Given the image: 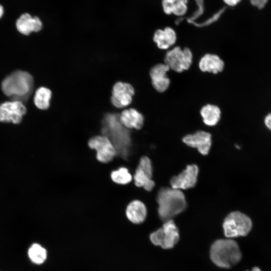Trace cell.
<instances>
[{
	"mask_svg": "<svg viewBox=\"0 0 271 271\" xmlns=\"http://www.w3.org/2000/svg\"><path fill=\"white\" fill-rule=\"evenodd\" d=\"M119 115L108 113L103 120L102 133L107 137L114 146L117 153L123 159H127L131 146L128 129L120 122Z\"/></svg>",
	"mask_w": 271,
	"mask_h": 271,
	"instance_id": "obj_1",
	"label": "cell"
},
{
	"mask_svg": "<svg viewBox=\"0 0 271 271\" xmlns=\"http://www.w3.org/2000/svg\"><path fill=\"white\" fill-rule=\"evenodd\" d=\"M158 212L161 220L166 221L183 212L187 206L186 198L180 190L162 188L157 196Z\"/></svg>",
	"mask_w": 271,
	"mask_h": 271,
	"instance_id": "obj_2",
	"label": "cell"
},
{
	"mask_svg": "<svg viewBox=\"0 0 271 271\" xmlns=\"http://www.w3.org/2000/svg\"><path fill=\"white\" fill-rule=\"evenodd\" d=\"M34 87V79L29 72L17 70L7 76L2 81L3 93L11 97L12 100L22 102L27 99Z\"/></svg>",
	"mask_w": 271,
	"mask_h": 271,
	"instance_id": "obj_3",
	"label": "cell"
},
{
	"mask_svg": "<svg viewBox=\"0 0 271 271\" xmlns=\"http://www.w3.org/2000/svg\"><path fill=\"white\" fill-rule=\"evenodd\" d=\"M210 258L217 266L229 268L238 263L241 253L237 243L233 239H218L212 245Z\"/></svg>",
	"mask_w": 271,
	"mask_h": 271,
	"instance_id": "obj_4",
	"label": "cell"
},
{
	"mask_svg": "<svg viewBox=\"0 0 271 271\" xmlns=\"http://www.w3.org/2000/svg\"><path fill=\"white\" fill-rule=\"evenodd\" d=\"M251 227L250 218L239 211L230 213L225 217L223 223L224 235L227 238L246 236Z\"/></svg>",
	"mask_w": 271,
	"mask_h": 271,
	"instance_id": "obj_5",
	"label": "cell"
},
{
	"mask_svg": "<svg viewBox=\"0 0 271 271\" xmlns=\"http://www.w3.org/2000/svg\"><path fill=\"white\" fill-rule=\"evenodd\" d=\"M193 60V52L190 48L174 46L166 52L164 62L170 70L180 73L191 67Z\"/></svg>",
	"mask_w": 271,
	"mask_h": 271,
	"instance_id": "obj_6",
	"label": "cell"
},
{
	"mask_svg": "<svg viewBox=\"0 0 271 271\" xmlns=\"http://www.w3.org/2000/svg\"><path fill=\"white\" fill-rule=\"evenodd\" d=\"M178 229L172 219L165 221L162 227L152 232L150 239L153 244L163 249L173 248L179 240Z\"/></svg>",
	"mask_w": 271,
	"mask_h": 271,
	"instance_id": "obj_7",
	"label": "cell"
},
{
	"mask_svg": "<svg viewBox=\"0 0 271 271\" xmlns=\"http://www.w3.org/2000/svg\"><path fill=\"white\" fill-rule=\"evenodd\" d=\"M88 146L90 149L96 151V159L102 163H109L117 155L116 151L110 140L102 134L90 138Z\"/></svg>",
	"mask_w": 271,
	"mask_h": 271,
	"instance_id": "obj_8",
	"label": "cell"
},
{
	"mask_svg": "<svg viewBox=\"0 0 271 271\" xmlns=\"http://www.w3.org/2000/svg\"><path fill=\"white\" fill-rule=\"evenodd\" d=\"M26 112L27 108L21 101L12 100L4 102L0 104V121L19 123Z\"/></svg>",
	"mask_w": 271,
	"mask_h": 271,
	"instance_id": "obj_9",
	"label": "cell"
},
{
	"mask_svg": "<svg viewBox=\"0 0 271 271\" xmlns=\"http://www.w3.org/2000/svg\"><path fill=\"white\" fill-rule=\"evenodd\" d=\"M134 93L133 86L129 83L117 82L112 87L111 102L117 108L126 107L131 103Z\"/></svg>",
	"mask_w": 271,
	"mask_h": 271,
	"instance_id": "obj_10",
	"label": "cell"
},
{
	"mask_svg": "<svg viewBox=\"0 0 271 271\" xmlns=\"http://www.w3.org/2000/svg\"><path fill=\"white\" fill-rule=\"evenodd\" d=\"M198 173L197 165H188L181 173L171 179V188L180 190L193 188L197 183Z\"/></svg>",
	"mask_w": 271,
	"mask_h": 271,
	"instance_id": "obj_11",
	"label": "cell"
},
{
	"mask_svg": "<svg viewBox=\"0 0 271 271\" xmlns=\"http://www.w3.org/2000/svg\"><path fill=\"white\" fill-rule=\"evenodd\" d=\"M169 67L164 62L154 65L150 69L149 75L152 86L159 93L167 91L171 84V80L168 76Z\"/></svg>",
	"mask_w": 271,
	"mask_h": 271,
	"instance_id": "obj_12",
	"label": "cell"
},
{
	"mask_svg": "<svg viewBox=\"0 0 271 271\" xmlns=\"http://www.w3.org/2000/svg\"><path fill=\"white\" fill-rule=\"evenodd\" d=\"M211 134L204 130H198L184 136L182 141L187 146L197 149L203 155L208 154L212 144Z\"/></svg>",
	"mask_w": 271,
	"mask_h": 271,
	"instance_id": "obj_13",
	"label": "cell"
},
{
	"mask_svg": "<svg viewBox=\"0 0 271 271\" xmlns=\"http://www.w3.org/2000/svg\"><path fill=\"white\" fill-rule=\"evenodd\" d=\"M224 61L217 54L206 53L203 55L198 62V67L202 72L213 74L221 73L224 70Z\"/></svg>",
	"mask_w": 271,
	"mask_h": 271,
	"instance_id": "obj_14",
	"label": "cell"
},
{
	"mask_svg": "<svg viewBox=\"0 0 271 271\" xmlns=\"http://www.w3.org/2000/svg\"><path fill=\"white\" fill-rule=\"evenodd\" d=\"M153 38L157 47L162 50H168L172 48L177 39L176 32L169 27H167L163 30H157Z\"/></svg>",
	"mask_w": 271,
	"mask_h": 271,
	"instance_id": "obj_15",
	"label": "cell"
},
{
	"mask_svg": "<svg viewBox=\"0 0 271 271\" xmlns=\"http://www.w3.org/2000/svg\"><path fill=\"white\" fill-rule=\"evenodd\" d=\"M16 25L17 30L25 35H28L31 32H38L43 26L42 21L38 17H32L28 13L21 15L17 20Z\"/></svg>",
	"mask_w": 271,
	"mask_h": 271,
	"instance_id": "obj_16",
	"label": "cell"
},
{
	"mask_svg": "<svg viewBox=\"0 0 271 271\" xmlns=\"http://www.w3.org/2000/svg\"><path fill=\"white\" fill-rule=\"evenodd\" d=\"M119 118L121 123L128 129H141L145 122L144 115L133 108L122 111L119 114Z\"/></svg>",
	"mask_w": 271,
	"mask_h": 271,
	"instance_id": "obj_17",
	"label": "cell"
},
{
	"mask_svg": "<svg viewBox=\"0 0 271 271\" xmlns=\"http://www.w3.org/2000/svg\"><path fill=\"white\" fill-rule=\"evenodd\" d=\"M125 213L130 222L139 224L145 221L147 215V209L143 202L133 200L126 206Z\"/></svg>",
	"mask_w": 271,
	"mask_h": 271,
	"instance_id": "obj_18",
	"label": "cell"
},
{
	"mask_svg": "<svg viewBox=\"0 0 271 271\" xmlns=\"http://www.w3.org/2000/svg\"><path fill=\"white\" fill-rule=\"evenodd\" d=\"M200 114L205 125L214 126L217 124L221 119V110L217 105L208 103L201 108Z\"/></svg>",
	"mask_w": 271,
	"mask_h": 271,
	"instance_id": "obj_19",
	"label": "cell"
},
{
	"mask_svg": "<svg viewBox=\"0 0 271 271\" xmlns=\"http://www.w3.org/2000/svg\"><path fill=\"white\" fill-rule=\"evenodd\" d=\"M187 0H163L162 4L166 14L183 16L187 11Z\"/></svg>",
	"mask_w": 271,
	"mask_h": 271,
	"instance_id": "obj_20",
	"label": "cell"
},
{
	"mask_svg": "<svg viewBox=\"0 0 271 271\" xmlns=\"http://www.w3.org/2000/svg\"><path fill=\"white\" fill-rule=\"evenodd\" d=\"M133 179L137 187H143L148 191L152 190L155 185L152 177L138 166L133 176Z\"/></svg>",
	"mask_w": 271,
	"mask_h": 271,
	"instance_id": "obj_21",
	"label": "cell"
},
{
	"mask_svg": "<svg viewBox=\"0 0 271 271\" xmlns=\"http://www.w3.org/2000/svg\"><path fill=\"white\" fill-rule=\"evenodd\" d=\"M51 97L52 92L50 89L45 87H40L35 92L34 103L40 109H47L50 106Z\"/></svg>",
	"mask_w": 271,
	"mask_h": 271,
	"instance_id": "obj_22",
	"label": "cell"
},
{
	"mask_svg": "<svg viewBox=\"0 0 271 271\" xmlns=\"http://www.w3.org/2000/svg\"><path fill=\"white\" fill-rule=\"evenodd\" d=\"M110 178L113 182L117 184L125 185L131 182L133 176L127 168L121 167L111 171Z\"/></svg>",
	"mask_w": 271,
	"mask_h": 271,
	"instance_id": "obj_23",
	"label": "cell"
},
{
	"mask_svg": "<svg viewBox=\"0 0 271 271\" xmlns=\"http://www.w3.org/2000/svg\"><path fill=\"white\" fill-rule=\"evenodd\" d=\"M28 255L32 262L40 264L46 260L47 253L46 249L40 244L34 243L29 249Z\"/></svg>",
	"mask_w": 271,
	"mask_h": 271,
	"instance_id": "obj_24",
	"label": "cell"
},
{
	"mask_svg": "<svg viewBox=\"0 0 271 271\" xmlns=\"http://www.w3.org/2000/svg\"><path fill=\"white\" fill-rule=\"evenodd\" d=\"M225 9H226V7L222 8L219 11H218L217 13L214 14L211 17L208 18V19H206L205 21L201 23H197L196 22H191L190 23V24H191L193 25L194 26L197 27H199V28L209 26L213 24L215 22L217 21L221 17L222 14L224 13Z\"/></svg>",
	"mask_w": 271,
	"mask_h": 271,
	"instance_id": "obj_25",
	"label": "cell"
},
{
	"mask_svg": "<svg viewBox=\"0 0 271 271\" xmlns=\"http://www.w3.org/2000/svg\"><path fill=\"white\" fill-rule=\"evenodd\" d=\"M138 167L140 168L147 174L153 177V168L152 161L147 156H143L141 158Z\"/></svg>",
	"mask_w": 271,
	"mask_h": 271,
	"instance_id": "obj_26",
	"label": "cell"
},
{
	"mask_svg": "<svg viewBox=\"0 0 271 271\" xmlns=\"http://www.w3.org/2000/svg\"><path fill=\"white\" fill-rule=\"evenodd\" d=\"M198 6L197 10L194 12L193 14L190 17L187 18V21L188 23L191 22L195 21L204 12V1L203 0H195Z\"/></svg>",
	"mask_w": 271,
	"mask_h": 271,
	"instance_id": "obj_27",
	"label": "cell"
},
{
	"mask_svg": "<svg viewBox=\"0 0 271 271\" xmlns=\"http://www.w3.org/2000/svg\"><path fill=\"white\" fill-rule=\"evenodd\" d=\"M268 0H250L251 5L258 9H262L266 4Z\"/></svg>",
	"mask_w": 271,
	"mask_h": 271,
	"instance_id": "obj_28",
	"label": "cell"
},
{
	"mask_svg": "<svg viewBox=\"0 0 271 271\" xmlns=\"http://www.w3.org/2000/svg\"><path fill=\"white\" fill-rule=\"evenodd\" d=\"M264 122L266 127L271 130V112L265 116Z\"/></svg>",
	"mask_w": 271,
	"mask_h": 271,
	"instance_id": "obj_29",
	"label": "cell"
},
{
	"mask_svg": "<svg viewBox=\"0 0 271 271\" xmlns=\"http://www.w3.org/2000/svg\"><path fill=\"white\" fill-rule=\"evenodd\" d=\"M223 1L229 6H235L240 3L241 0H223Z\"/></svg>",
	"mask_w": 271,
	"mask_h": 271,
	"instance_id": "obj_30",
	"label": "cell"
},
{
	"mask_svg": "<svg viewBox=\"0 0 271 271\" xmlns=\"http://www.w3.org/2000/svg\"><path fill=\"white\" fill-rule=\"evenodd\" d=\"M4 8L2 5H0V19L2 17L4 14Z\"/></svg>",
	"mask_w": 271,
	"mask_h": 271,
	"instance_id": "obj_31",
	"label": "cell"
},
{
	"mask_svg": "<svg viewBox=\"0 0 271 271\" xmlns=\"http://www.w3.org/2000/svg\"><path fill=\"white\" fill-rule=\"evenodd\" d=\"M251 271H261V270L260 269L259 267L255 266L252 268Z\"/></svg>",
	"mask_w": 271,
	"mask_h": 271,
	"instance_id": "obj_32",
	"label": "cell"
}]
</instances>
